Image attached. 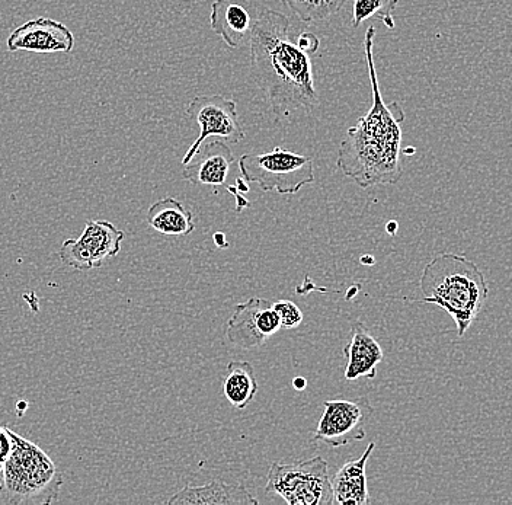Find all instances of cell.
<instances>
[{
	"label": "cell",
	"instance_id": "6da1fadb",
	"mask_svg": "<svg viewBox=\"0 0 512 505\" xmlns=\"http://www.w3.org/2000/svg\"><path fill=\"white\" fill-rule=\"evenodd\" d=\"M374 40L376 28L370 25L364 37V54L370 73L373 104L368 113L348 129L347 136L339 146L336 161L342 174L357 182L361 188L393 185L399 182L403 174L400 147L405 113L398 102L386 104L383 101L374 63Z\"/></svg>",
	"mask_w": 512,
	"mask_h": 505
},
{
	"label": "cell",
	"instance_id": "7a4b0ae2",
	"mask_svg": "<svg viewBox=\"0 0 512 505\" xmlns=\"http://www.w3.org/2000/svg\"><path fill=\"white\" fill-rule=\"evenodd\" d=\"M252 75L277 117L319 104L312 60L290 38V21L271 9L258 14L251 35Z\"/></svg>",
	"mask_w": 512,
	"mask_h": 505
},
{
	"label": "cell",
	"instance_id": "3957f363",
	"mask_svg": "<svg viewBox=\"0 0 512 505\" xmlns=\"http://www.w3.org/2000/svg\"><path fill=\"white\" fill-rule=\"evenodd\" d=\"M422 303H431L446 310L457 326V335L464 337L488 299V284L475 262L463 255L438 254L422 271Z\"/></svg>",
	"mask_w": 512,
	"mask_h": 505
},
{
	"label": "cell",
	"instance_id": "277c9868",
	"mask_svg": "<svg viewBox=\"0 0 512 505\" xmlns=\"http://www.w3.org/2000/svg\"><path fill=\"white\" fill-rule=\"evenodd\" d=\"M14 447L0 482V504H50L59 498L63 476L51 457L11 431Z\"/></svg>",
	"mask_w": 512,
	"mask_h": 505
},
{
	"label": "cell",
	"instance_id": "5b68a950",
	"mask_svg": "<svg viewBox=\"0 0 512 505\" xmlns=\"http://www.w3.org/2000/svg\"><path fill=\"white\" fill-rule=\"evenodd\" d=\"M239 169L243 180L255 182L267 193L296 194L315 182L312 159L280 146L268 153L243 155Z\"/></svg>",
	"mask_w": 512,
	"mask_h": 505
},
{
	"label": "cell",
	"instance_id": "8992f818",
	"mask_svg": "<svg viewBox=\"0 0 512 505\" xmlns=\"http://www.w3.org/2000/svg\"><path fill=\"white\" fill-rule=\"evenodd\" d=\"M265 492L290 505L334 504L328 462L319 456L290 465L272 463Z\"/></svg>",
	"mask_w": 512,
	"mask_h": 505
},
{
	"label": "cell",
	"instance_id": "52a82bcc",
	"mask_svg": "<svg viewBox=\"0 0 512 505\" xmlns=\"http://www.w3.org/2000/svg\"><path fill=\"white\" fill-rule=\"evenodd\" d=\"M188 115L200 127L197 140L192 143L182 159V166L197 155L198 150L210 137H217L227 145H238L245 139V131L240 126L236 102L222 95H201L188 105Z\"/></svg>",
	"mask_w": 512,
	"mask_h": 505
},
{
	"label": "cell",
	"instance_id": "ba28073f",
	"mask_svg": "<svg viewBox=\"0 0 512 505\" xmlns=\"http://www.w3.org/2000/svg\"><path fill=\"white\" fill-rule=\"evenodd\" d=\"M124 238L126 233L111 222L89 220L79 239H67L63 242L59 258L73 270H94L120 254Z\"/></svg>",
	"mask_w": 512,
	"mask_h": 505
},
{
	"label": "cell",
	"instance_id": "9c48e42d",
	"mask_svg": "<svg viewBox=\"0 0 512 505\" xmlns=\"http://www.w3.org/2000/svg\"><path fill=\"white\" fill-rule=\"evenodd\" d=\"M323 407L325 411L320 418L315 440L329 447H342L366 437L364 424L374 414L373 405L366 396L351 401H326Z\"/></svg>",
	"mask_w": 512,
	"mask_h": 505
},
{
	"label": "cell",
	"instance_id": "30bf717a",
	"mask_svg": "<svg viewBox=\"0 0 512 505\" xmlns=\"http://www.w3.org/2000/svg\"><path fill=\"white\" fill-rule=\"evenodd\" d=\"M281 329L280 318L274 303L261 297H251L248 302L235 306L227 322L226 338L236 347L249 350L261 347Z\"/></svg>",
	"mask_w": 512,
	"mask_h": 505
},
{
	"label": "cell",
	"instance_id": "8fae6325",
	"mask_svg": "<svg viewBox=\"0 0 512 505\" xmlns=\"http://www.w3.org/2000/svg\"><path fill=\"white\" fill-rule=\"evenodd\" d=\"M8 50L30 53H72L75 35L70 28L53 18L32 19L15 28L6 41Z\"/></svg>",
	"mask_w": 512,
	"mask_h": 505
},
{
	"label": "cell",
	"instance_id": "7c38bea8",
	"mask_svg": "<svg viewBox=\"0 0 512 505\" xmlns=\"http://www.w3.org/2000/svg\"><path fill=\"white\" fill-rule=\"evenodd\" d=\"M236 159L232 149L223 140H213L201 146L197 155L184 165L182 177L194 185H210L214 190L223 187Z\"/></svg>",
	"mask_w": 512,
	"mask_h": 505
},
{
	"label": "cell",
	"instance_id": "4fadbf2b",
	"mask_svg": "<svg viewBox=\"0 0 512 505\" xmlns=\"http://www.w3.org/2000/svg\"><path fill=\"white\" fill-rule=\"evenodd\" d=\"M344 356L347 359L345 379L348 382L366 377L374 379L377 375V366L383 360V348L376 338L370 334L363 322H355L351 329L350 343L345 345Z\"/></svg>",
	"mask_w": 512,
	"mask_h": 505
},
{
	"label": "cell",
	"instance_id": "5bb4252c",
	"mask_svg": "<svg viewBox=\"0 0 512 505\" xmlns=\"http://www.w3.org/2000/svg\"><path fill=\"white\" fill-rule=\"evenodd\" d=\"M376 444L370 443L360 459L348 460L332 479L334 504L368 505L371 504L367 487V463L373 455Z\"/></svg>",
	"mask_w": 512,
	"mask_h": 505
},
{
	"label": "cell",
	"instance_id": "9a60e30c",
	"mask_svg": "<svg viewBox=\"0 0 512 505\" xmlns=\"http://www.w3.org/2000/svg\"><path fill=\"white\" fill-rule=\"evenodd\" d=\"M211 30L223 38L230 49L240 46L242 40L251 35V14L245 6L235 0H214L210 15Z\"/></svg>",
	"mask_w": 512,
	"mask_h": 505
},
{
	"label": "cell",
	"instance_id": "2e32d148",
	"mask_svg": "<svg viewBox=\"0 0 512 505\" xmlns=\"http://www.w3.org/2000/svg\"><path fill=\"white\" fill-rule=\"evenodd\" d=\"M171 505H230L258 504V500L243 485H230L222 481L201 487H185L168 501Z\"/></svg>",
	"mask_w": 512,
	"mask_h": 505
},
{
	"label": "cell",
	"instance_id": "e0dca14e",
	"mask_svg": "<svg viewBox=\"0 0 512 505\" xmlns=\"http://www.w3.org/2000/svg\"><path fill=\"white\" fill-rule=\"evenodd\" d=\"M150 228L166 236H188L195 230L192 213L176 198L166 197L156 201L146 216Z\"/></svg>",
	"mask_w": 512,
	"mask_h": 505
},
{
	"label": "cell",
	"instance_id": "ac0fdd59",
	"mask_svg": "<svg viewBox=\"0 0 512 505\" xmlns=\"http://www.w3.org/2000/svg\"><path fill=\"white\" fill-rule=\"evenodd\" d=\"M258 393L255 370L248 361H230L223 380V395L233 408L242 411Z\"/></svg>",
	"mask_w": 512,
	"mask_h": 505
},
{
	"label": "cell",
	"instance_id": "d6986e66",
	"mask_svg": "<svg viewBox=\"0 0 512 505\" xmlns=\"http://www.w3.org/2000/svg\"><path fill=\"white\" fill-rule=\"evenodd\" d=\"M399 0H352V27L358 28L368 19H379L387 28H395L393 12Z\"/></svg>",
	"mask_w": 512,
	"mask_h": 505
},
{
	"label": "cell",
	"instance_id": "ffe728a7",
	"mask_svg": "<svg viewBox=\"0 0 512 505\" xmlns=\"http://www.w3.org/2000/svg\"><path fill=\"white\" fill-rule=\"evenodd\" d=\"M296 17L303 22H319L331 18L347 0H283Z\"/></svg>",
	"mask_w": 512,
	"mask_h": 505
},
{
	"label": "cell",
	"instance_id": "44dd1931",
	"mask_svg": "<svg viewBox=\"0 0 512 505\" xmlns=\"http://www.w3.org/2000/svg\"><path fill=\"white\" fill-rule=\"evenodd\" d=\"M274 310L280 318L281 328L296 329L303 324L302 310L290 300H280V302L274 303Z\"/></svg>",
	"mask_w": 512,
	"mask_h": 505
},
{
	"label": "cell",
	"instance_id": "7402d4cb",
	"mask_svg": "<svg viewBox=\"0 0 512 505\" xmlns=\"http://www.w3.org/2000/svg\"><path fill=\"white\" fill-rule=\"evenodd\" d=\"M11 431V428L0 425V482H2L6 460L11 456L12 447H14Z\"/></svg>",
	"mask_w": 512,
	"mask_h": 505
},
{
	"label": "cell",
	"instance_id": "603a6c76",
	"mask_svg": "<svg viewBox=\"0 0 512 505\" xmlns=\"http://www.w3.org/2000/svg\"><path fill=\"white\" fill-rule=\"evenodd\" d=\"M296 44L299 46V49H302L304 53H307L310 56V54L316 53V51H318L320 41L315 34L303 33L300 34L299 38H297Z\"/></svg>",
	"mask_w": 512,
	"mask_h": 505
},
{
	"label": "cell",
	"instance_id": "cb8c5ba5",
	"mask_svg": "<svg viewBox=\"0 0 512 505\" xmlns=\"http://www.w3.org/2000/svg\"><path fill=\"white\" fill-rule=\"evenodd\" d=\"M214 242H216V245L219 246V248H227L229 244H227L226 241V235L222 232H217L216 235H214Z\"/></svg>",
	"mask_w": 512,
	"mask_h": 505
},
{
	"label": "cell",
	"instance_id": "d4e9b609",
	"mask_svg": "<svg viewBox=\"0 0 512 505\" xmlns=\"http://www.w3.org/2000/svg\"><path fill=\"white\" fill-rule=\"evenodd\" d=\"M293 386L296 391H303L307 386L306 379L302 376L296 377V379L293 380Z\"/></svg>",
	"mask_w": 512,
	"mask_h": 505
},
{
	"label": "cell",
	"instance_id": "484cf974",
	"mask_svg": "<svg viewBox=\"0 0 512 505\" xmlns=\"http://www.w3.org/2000/svg\"><path fill=\"white\" fill-rule=\"evenodd\" d=\"M398 228V222H395V220H390V222L386 225V232L389 233V235L395 236L396 232H398Z\"/></svg>",
	"mask_w": 512,
	"mask_h": 505
},
{
	"label": "cell",
	"instance_id": "4316f807",
	"mask_svg": "<svg viewBox=\"0 0 512 505\" xmlns=\"http://www.w3.org/2000/svg\"><path fill=\"white\" fill-rule=\"evenodd\" d=\"M360 261L363 265H374V262H376L371 255H364V257H361Z\"/></svg>",
	"mask_w": 512,
	"mask_h": 505
}]
</instances>
